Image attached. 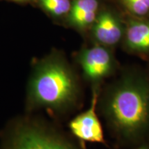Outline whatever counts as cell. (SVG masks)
Here are the masks:
<instances>
[{"instance_id": "9", "label": "cell", "mask_w": 149, "mask_h": 149, "mask_svg": "<svg viewBox=\"0 0 149 149\" xmlns=\"http://www.w3.org/2000/svg\"><path fill=\"white\" fill-rule=\"evenodd\" d=\"M97 0H74L71 3V8L68 13L70 22L90 11L97 10Z\"/></svg>"}, {"instance_id": "4", "label": "cell", "mask_w": 149, "mask_h": 149, "mask_svg": "<svg viewBox=\"0 0 149 149\" xmlns=\"http://www.w3.org/2000/svg\"><path fill=\"white\" fill-rule=\"evenodd\" d=\"M97 97L98 93L95 89L90 108L73 119L69 126L72 134L80 140L105 144L103 129L96 113Z\"/></svg>"}, {"instance_id": "1", "label": "cell", "mask_w": 149, "mask_h": 149, "mask_svg": "<svg viewBox=\"0 0 149 149\" xmlns=\"http://www.w3.org/2000/svg\"><path fill=\"white\" fill-rule=\"evenodd\" d=\"M104 112L120 138H140L149 130V83L133 76L123 78L108 93Z\"/></svg>"}, {"instance_id": "2", "label": "cell", "mask_w": 149, "mask_h": 149, "mask_svg": "<svg viewBox=\"0 0 149 149\" xmlns=\"http://www.w3.org/2000/svg\"><path fill=\"white\" fill-rule=\"evenodd\" d=\"M76 79L70 67L57 55H51L37 65L29 88L33 107L61 110L75 101Z\"/></svg>"}, {"instance_id": "5", "label": "cell", "mask_w": 149, "mask_h": 149, "mask_svg": "<svg viewBox=\"0 0 149 149\" xmlns=\"http://www.w3.org/2000/svg\"><path fill=\"white\" fill-rule=\"evenodd\" d=\"M84 73L87 79L96 81L111 73L113 69V59L111 54L102 46L87 48L79 57Z\"/></svg>"}, {"instance_id": "3", "label": "cell", "mask_w": 149, "mask_h": 149, "mask_svg": "<svg viewBox=\"0 0 149 149\" xmlns=\"http://www.w3.org/2000/svg\"><path fill=\"white\" fill-rule=\"evenodd\" d=\"M5 149H79L53 130L24 122L13 130Z\"/></svg>"}, {"instance_id": "7", "label": "cell", "mask_w": 149, "mask_h": 149, "mask_svg": "<svg viewBox=\"0 0 149 149\" xmlns=\"http://www.w3.org/2000/svg\"><path fill=\"white\" fill-rule=\"evenodd\" d=\"M126 43L128 47L134 51H149L148 22H132L126 31Z\"/></svg>"}, {"instance_id": "10", "label": "cell", "mask_w": 149, "mask_h": 149, "mask_svg": "<svg viewBox=\"0 0 149 149\" xmlns=\"http://www.w3.org/2000/svg\"><path fill=\"white\" fill-rule=\"evenodd\" d=\"M125 6L137 15H144L149 11V0H122Z\"/></svg>"}, {"instance_id": "11", "label": "cell", "mask_w": 149, "mask_h": 149, "mask_svg": "<svg viewBox=\"0 0 149 149\" xmlns=\"http://www.w3.org/2000/svg\"><path fill=\"white\" fill-rule=\"evenodd\" d=\"M137 149H149V146H141Z\"/></svg>"}, {"instance_id": "6", "label": "cell", "mask_w": 149, "mask_h": 149, "mask_svg": "<svg viewBox=\"0 0 149 149\" xmlns=\"http://www.w3.org/2000/svg\"><path fill=\"white\" fill-rule=\"evenodd\" d=\"M93 35L99 42L113 45L120 41L122 35L120 24L111 13L104 12L96 18Z\"/></svg>"}, {"instance_id": "12", "label": "cell", "mask_w": 149, "mask_h": 149, "mask_svg": "<svg viewBox=\"0 0 149 149\" xmlns=\"http://www.w3.org/2000/svg\"><path fill=\"white\" fill-rule=\"evenodd\" d=\"M13 1H27V0H13Z\"/></svg>"}, {"instance_id": "8", "label": "cell", "mask_w": 149, "mask_h": 149, "mask_svg": "<svg viewBox=\"0 0 149 149\" xmlns=\"http://www.w3.org/2000/svg\"><path fill=\"white\" fill-rule=\"evenodd\" d=\"M42 7L54 17L68 14L71 8L70 0H39Z\"/></svg>"}]
</instances>
